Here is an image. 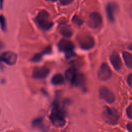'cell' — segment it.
Instances as JSON below:
<instances>
[{"mask_svg":"<svg viewBox=\"0 0 132 132\" xmlns=\"http://www.w3.org/2000/svg\"><path fill=\"white\" fill-rule=\"evenodd\" d=\"M50 119L52 124L57 127L63 126L65 124V114L64 110L59 104L55 103L54 104Z\"/></svg>","mask_w":132,"mask_h":132,"instance_id":"1","label":"cell"},{"mask_svg":"<svg viewBox=\"0 0 132 132\" xmlns=\"http://www.w3.org/2000/svg\"><path fill=\"white\" fill-rule=\"evenodd\" d=\"M48 13L45 10H42L37 14L35 18V22L38 27L44 30L50 29L53 25L50 19Z\"/></svg>","mask_w":132,"mask_h":132,"instance_id":"2","label":"cell"},{"mask_svg":"<svg viewBox=\"0 0 132 132\" xmlns=\"http://www.w3.org/2000/svg\"><path fill=\"white\" fill-rule=\"evenodd\" d=\"M102 117L106 123L115 125L118 123L120 116L118 112L114 108L105 106L102 112Z\"/></svg>","mask_w":132,"mask_h":132,"instance_id":"3","label":"cell"},{"mask_svg":"<svg viewBox=\"0 0 132 132\" xmlns=\"http://www.w3.org/2000/svg\"><path fill=\"white\" fill-rule=\"evenodd\" d=\"M77 40L81 48L84 50L92 48L95 44L93 37L87 33H82L78 35Z\"/></svg>","mask_w":132,"mask_h":132,"instance_id":"4","label":"cell"},{"mask_svg":"<svg viewBox=\"0 0 132 132\" xmlns=\"http://www.w3.org/2000/svg\"><path fill=\"white\" fill-rule=\"evenodd\" d=\"M58 47L60 51L65 53L67 58H70L75 56V53L73 52L74 45L71 41L62 39L58 43Z\"/></svg>","mask_w":132,"mask_h":132,"instance_id":"5","label":"cell"},{"mask_svg":"<svg viewBox=\"0 0 132 132\" xmlns=\"http://www.w3.org/2000/svg\"><path fill=\"white\" fill-rule=\"evenodd\" d=\"M99 96L109 104L113 103L115 101V95L113 92L105 86H102L99 89Z\"/></svg>","mask_w":132,"mask_h":132,"instance_id":"6","label":"cell"},{"mask_svg":"<svg viewBox=\"0 0 132 132\" xmlns=\"http://www.w3.org/2000/svg\"><path fill=\"white\" fill-rule=\"evenodd\" d=\"M112 75V71L106 63H102L101 65L98 72V78L103 81L107 80L110 78Z\"/></svg>","mask_w":132,"mask_h":132,"instance_id":"7","label":"cell"},{"mask_svg":"<svg viewBox=\"0 0 132 132\" xmlns=\"http://www.w3.org/2000/svg\"><path fill=\"white\" fill-rule=\"evenodd\" d=\"M103 23L102 17L100 13L97 12L91 13L89 18L88 25L93 29H97L101 27Z\"/></svg>","mask_w":132,"mask_h":132,"instance_id":"8","label":"cell"},{"mask_svg":"<svg viewBox=\"0 0 132 132\" xmlns=\"http://www.w3.org/2000/svg\"><path fill=\"white\" fill-rule=\"evenodd\" d=\"M17 60V55L15 53L10 51L4 52L0 55V61L8 65H12L15 63Z\"/></svg>","mask_w":132,"mask_h":132,"instance_id":"9","label":"cell"},{"mask_svg":"<svg viewBox=\"0 0 132 132\" xmlns=\"http://www.w3.org/2000/svg\"><path fill=\"white\" fill-rule=\"evenodd\" d=\"M118 9V6L114 3H109L106 7L107 16L108 20L113 22L115 20V13Z\"/></svg>","mask_w":132,"mask_h":132,"instance_id":"10","label":"cell"},{"mask_svg":"<svg viewBox=\"0 0 132 132\" xmlns=\"http://www.w3.org/2000/svg\"><path fill=\"white\" fill-rule=\"evenodd\" d=\"M109 59L114 69L117 71L120 70L122 67V61L119 54L116 52H113L110 55Z\"/></svg>","mask_w":132,"mask_h":132,"instance_id":"11","label":"cell"},{"mask_svg":"<svg viewBox=\"0 0 132 132\" xmlns=\"http://www.w3.org/2000/svg\"><path fill=\"white\" fill-rule=\"evenodd\" d=\"M50 70L46 67H40L35 69L32 73V76L36 79L45 78L48 74Z\"/></svg>","mask_w":132,"mask_h":132,"instance_id":"12","label":"cell"},{"mask_svg":"<svg viewBox=\"0 0 132 132\" xmlns=\"http://www.w3.org/2000/svg\"><path fill=\"white\" fill-rule=\"evenodd\" d=\"M59 30L61 34L65 37H70L73 34V31L71 27L65 24L60 25Z\"/></svg>","mask_w":132,"mask_h":132,"instance_id":"13","label":"cell"},{"mask_svg":"<svg viewBox=\"0 0 132 132\" xmlns=\"http://www.w3.org/2000/svg\"><path fill=\"white\" fill-rule=\"evenodd\" d=\"M77 75L76 70L74 68H70L67 70L65 72V78L70 81L71 83L74 80L75 76Z\"/></svg>","mask_w":132,"mask_h":132,"instance_id":"14","label":"cell"},{"mask_svg":"<svg viewBox=\"0 0 132 132\" xmlns=\"http://www.w3.org/2000/svg\"><path fill=\"white\" fill-rule=\"evenodd\" d=\"M122 56L126 67L132 69V54L127 52L124 51L122 52Z\"/></svg>","mask_w":132,"mask_h":132,"instance_id":"15","label":"cell"},{"mask_svg":"<svg viewBox=\"0 0 132 132\" xmlns=\"http://www.w3.org/2000/svg\"><path fill=\"white\" fill-rule=\"evenodd\" d=\"M85 81V78L83 74L77 73L74 80L72 84H74L76 86H82Z\"/></svg>","mask_w":132,"mask_h":132,"instance_id":"16","label":"cell"},{"mask_svg":"<svg viewBox=\"0 0 132 132\" xmlns=\"http://www.w3.org/2000/svg\"><path fill=\"white\" fill-rule=\"evenodd\" d=\"M52 82L55 85L62 84L64 82V77L60 74L55 75L52 78Z\"/></svg>","mask_w":132,"mask_h":132,"instance_id":"17","label":"cell"},{"mask_svg":"<svg viewBox=\"0 0 132 132\" xmlns=\"http://www.w3.org/2000/svg\"><path fill=\"white\" fill-rule=\"evenodd\" d=\"M32 125L35 127H38L39 128H43L44 125L43 120L41 118H37L35 119L32 122Z\"/></svg>","mask_w":132,"mask_h":132,"instance_id":"18","label":"cell"},{"mask_svg":"<svg viewBox=\"0 0 132 132\" xmlns=\"http://www.w3.org/2000/svg\"><path fill=\"white\" fill-rule=\"evenodd\" d=\"M0 25L2 30H5L6 27V20L4 16L2 15H0Z\"/></svg>","mask_w":132,"mask_h":132,"instance_id":"19","label":"cell"},{"mask_svg":"<svg viewBox=\"0 0 132 132\" xmlns=\"http://www.w3.org/2000/svg\"><path fill=\"white\" fill-rule=\"evenodd\" d=\"M126 114L127 117L132 119V104L130 105L126 109Z\"/></svg>","mask_w":132,"mask_h":132,"instance_id":"20","label":"cell"},{"mask_svg":"<svg viewBox=\"0 0 132 132\" xmlns=\"http://www.w3.org/2000/svg\"><path fill=\"white\" fill-rule=\"evenodd\" d=\"M73 21L76 23V24L78 25H80L82 24V22L81 21V20L77 16H74L73 18Z\"/></svg>","mask_w":132,"mask_h":132,"instance_id":"21","label":"cell"},{"mask_svg":"<svg viewBox=\"0 0 132 132\" xmlns=\"http://www.w3.org/2000/svg\"><path fill=\"white\" fill-rule=\"evenodd\" d=\"M41 58H42V55L40 54H37L35 55V56L32 57V61L37 62V61L40 60Z\"/></svg>","mask_w":132,"mask_h":132,"instance_id":"22","label":"cell"},{"mask_svg":"<svg viewBox=\"0 0 132 132\" xmlns=\"http://www.w3.org/2000/svg\"><path fill=\"white\" fill-rule=\"evenodd\" d=\"M127 82L128 85L132 88V73L130 74L127 78Z\"/></svg>","mask_w":132,"mask_h":132,"instance_id":"23","label":"cell"},{"mask_svg":"<svg viewBox=\"0 0 132 132\" xmlns=\"http://www.w3.org/2000/svg\"><path fill=\"white\" fill-rule=\"evenodd\" d=\"M74 0H60V2L62 5H67L73 2Z\"/></svg>","mask_w":132,"mask_h":132,"instance_id":"24","label":"cell"},{"mask_svg":"<svg viewBox=\"0 0 132 132\" xmlns=\"http://www.w3.org/2000/svg\"><path fill=\"white\" fill-rule=\"evenodd\" d=\"M127 128L129 131L132 132V122H129L127 124Z\"/></svg>","mask_w":132,"mask_h":132,"instance_id":"25","label":"cell"},{"mask_svg":"<svg viewBox=\"0 0 132 132\" xmlns=\"http://www.w3.org/2000/svg\"><path fill=\"white\" fill-rule=\"evenodd\" d=\"M128 49H129V50H130L132 51V43L129 45V46H128Z\"/></svg>","mask_w":132,"mask_h":132,"instance_id":"26","label":"cell"},{"mask_svg":"<svg viewBox=\"0 0 132 132\" xmlns=\"http://www.w3.org/2000/svg\"><path fill=\"white\" fill-rule=\"evenodd\" d=\"M3 3V0H0V6H1V8L2 7Z\"/></svg>","mask_w":132,"mask_h":132,"instance_id":"27","label":"cell"},{"mask_svg":"<svg viewBox=\"0 0 132 132\" xmlns=\"http://www.w3.org/2000/svg\"><path fill=\"white\" fill-rule=\"evenodd\" d=\"M2 43H1V42H0V48H1V47H2Z\"/></svg>","mask_w":132,"mask_h":132,"instance_id":"28","label":"cell"},{"mask_svg":"<svg viewBox=\"0 0 132 132\" xmlns=\"http://www.w3.org/2000/svg\"><path fill=\"white\" fill-rule=\"evenodd\" d=\"M49 1H52V2H55V1H56V0H49Z\"/></svg>","mask_w":132,"mask_h":132,"instance_id":"29","label":"cell"}]
</instances>
